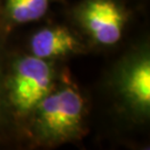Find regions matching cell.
<instances>
[{"label": "cell", "instance_id": "obj_6", "mask_svg": "<svg viewBox=\"0 0 150 150\" xmlns=\"http://www.w3.org/2000/svg\"><path fill=\"white\" fill-rule=\"evenodd\" d=\"M50 0H5L6 19L12 25L37 21L48 11Z\"/></svg>", "mask_w": 150, "mask_h": 150}, {"label": "cell", "instance_id": "obj_7", "mask_svg": "<svg viewBox=\"0 0 150 150\" xmlns=\"http://www.w3.org/2000/svg\"><path fill=\"white\" fill-rule=\"evenodd\" d=\"M5 74L2 67V59L0 54V129L4 127V123L7 121L8 117V105L6 100V91H5ZM10 112V111H9Z\"/></svg>", "mask_w": 150, "mask_h": 150}, {"label": "cell", "instance_id": "obj_5", "mask_svg": "<svg viewBox=\"0 0 150 150\" xmlns=\"http://www.w3.org/2000/svg\"><path fill=\"white\" fill-rule=\"evenodd\" d=\"M83 43L69 28L62 26L45 27L35 32L29 41L32 56L45 60L59 59L80 54Z\"/></svg>", "mask_w": 150, "mask_h": 150}, {"label": "cell", "instance_id": "obj_1", "mask_svg": "<svg viewBox=\"0 0 150 150\" xmlns=\"http://www.w3.org/2000/svg\"><path fill=\"white\" fill-rule=\"evenodd\" d=\"M86 101L79 89L64 79L52 87L28 117L29 134L39 146H59L86 134Z\"/></svg>", "mask_w": 150, "mask_h": 150}, {"label": "cell", "instance_id": "obj_4", "mask_svg": "<svg viewBox=\"0 0 150 150\" xmlns=\"http://www.w3.org/2000/svg\"><path fill=\"white\" fill-rule=\"evenodd\" d=\"M74 16L87 38L100 47L119 42L127 22L126 10L116 0H83Z\"/></svg>", "mask_w": 150, "mask_h": 150}, {"label": "cell", "instance_id": "obj_3", "mask_svg": "<svg viewBox=\"0 0 150 150\" xmlns=\"http://www.w3.org/2000/svg\"><path fill=\"white\" fill-rule=\"evenodd\" d=\"M113 96L119 108L136 122L150 116L149 46L141 45L123 56L115 67L111 78Z\"/></svg>", "mask_w": 150, "mask_h": 150}, {"label": "cell", "instance_id": "obj_2", "mask_svg": "<svg viewBox=\"0 0 150 150\" xmlns=\"http://www.w3.org/2000/svg\"><path fill=\"white\" fill-rule=\"evenodd\" d=\"M54 86L51 60L30 54L17 58L5 77L6 100L11 116L27 120L38 103Z\"/></svg>", "mask_w": 150, "mask_h": 150}]
</instances>
